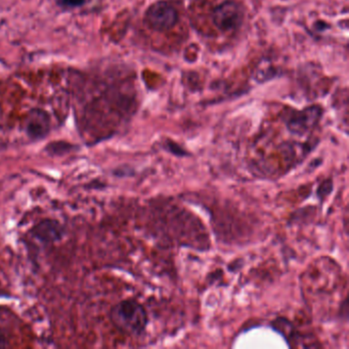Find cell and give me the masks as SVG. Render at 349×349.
Here are the masks:
<instances>
[{
  "label": "cell",
  "instance_id": "cell-1",
  "mask_svg": "<svg viewBox=\"0 0 349 349\" xmlns=\"http://www.w3.org/2000/svg\"><path fill=\"white\" fill-rule=\"evenodd\" d=\"M111 320L120 331L130 335L142 334L149 321L145 307L132 299L116 304L111 310Z\"/></svg>",
  "mask_w": 349,
  "mask_h": 349
},
{
  "label": "cell",
  "instance_id": "cell-2",
  "mask_svg": "<svg viewBox=\"0 0 349 349\" xmlns=\"http://www.w3.org/2000/svg\"><path fill=\"white\" fill-rule=\"evenodd\" d=\"M178 20V11L167 2L153 4L146 13L147 23L153 30L158 32L170 30L176 26Z\"/></svg>",
  "mask_w": 349,
  "mask_h": 349
},
{
  "label": "cell",
  "instance_id": "cell-3",
  "mask_svg": "<svg viewBox=\"0 0 349 349\" xmlns=\"http://www.w3.org/2000/svg\"><path fill=\"white\" fill-rule=\"evenodd\" d=\"M244 20L242 7L232 0L224 2L216 7L212 13L214 25L222 32H230L239 29Z\"/></svg>",
  "mask_w": 349,
  "mask_h": 349
},
{
  "label": "cell",
  "instance_id": "cell-4",
  "mask_svg": "<svg viewBox=\"0 0 349 349\" xmlns=\"http://www.w3.org/2000/svg\"><path fill=\"white\" fill-rule=\"evenodd\" d=\"M50 130L49 115L39 109L32 110L26 117L25 131L32 139H40L45 137Z\"/></svg>",
  "mask_w": 349,
  "mask_h": 349
},
{
  "label": "cell",
  "instance_id": "cell-5",
  "mask_svg": "<svg viewBox=\"0 0 349 349\" xmlns=\"http://www.w3.org/2000/svg\"><path fill=\"white\" fill-rule=\"evenodd\" d=\"M320 117L321 110L317 107H311L292 117L287 126L292 133L302 135L316 126Z\"/></svg>",
  "mask_w": 349,
  "mask_h": 349
},
{
  "label": "cell",
  "instance_id": "cell-6",
  "mask_svg": "<svg viewBox=\"0 0 349 349\" xmlns=\"http://www.w3.org/2000/svg\"><path fill=\"white\" fill-rule=\"evenodd\" d=\"M33 236L44 243H52L61 240L64 229L61 223L53 219H46L33 227Z\"/></svg>",
  "mask_w": 349,
  "mask_h": 349
},
{
  "label": "cell",
  "instance_id": "cell-7",
  "mask_svg": "<svg viewBox=\"0 0 349 349\" xmlns=\"http://www.w3.org/2000/svg\"><path fill=\"white\" fill-rule=\"evenodd\" d=\"M85 0H57L59 6L65 9H72L80 7L84 4Z\"/></svg>",
  "mask_w": 349,
  "mask_h": 349
}]
</instances>
